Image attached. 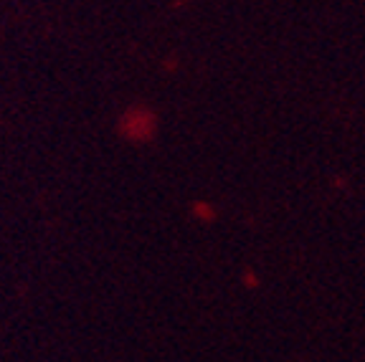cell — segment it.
Here are the masks:
<instances>
[{"label": "cell", "instance_id": "cell-1", "mask_svg": "<svg viewBox=\"0 0 365 362\" xmlns=\"http://www.w3.org/2000/svg\"><path fill=\"white\" fill-rule=\"evenodd\" d=\"M244 284H249V289L262 286V281H259V276L254 274V269H246V272H244Z\"/></svg>", "mask_w": 365, "mask_h": 362}, {"label": "cell", "instance_id": "cell-2", "mask_svg": "<svg viewBox=\"0 0 365 362\" xmlns=\"http://www.w3.org/2000/svg\"><path fill=\"white\" fill-rule=\"evenodd\" d=\"M198 213H200V218H213L211 205H198Z\"/></svg>", "mask_w": 365, "mask_h": 362}]
</instances>
